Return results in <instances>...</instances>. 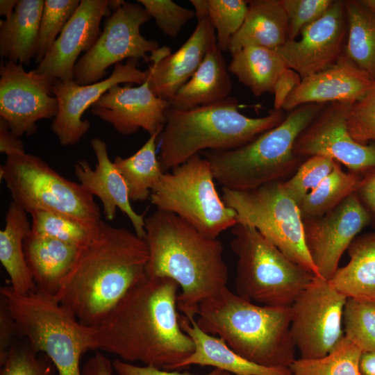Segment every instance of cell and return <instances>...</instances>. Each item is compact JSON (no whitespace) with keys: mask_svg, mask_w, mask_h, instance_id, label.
<instances>
[{"mask_svg":"<svg viewBox=\"0 0 375 375\" xmlns=\"http://www.w3.org/2000/svg\"><path fill=\"white\" fill-rule=\"evenodd\" d=\"M178 288L170 278L144 274L94 326L95 350L125 362L174 370L194 350L180 325Z\"/></svg>","mask_w":375,"mask_h":375,"instance_id":"obj_1","label":"cell"},{"mask_svg":"<svg viewBox=\"0 0 375 375\" xmlns=\"http://www.w3.org/2000/svg\"><path fill=\"white\" fill-rule=\"evenodd\" d=\"M148 260L145 239L102 220L78 247L55 297L81 324L96 326L144 276Z\"/></svg>","mask_w":375,"mask_h":375,"instance_id":"obj_2","label":"cell"},{"mask_svg":"<svg viewBox=\"0 0 375 375\" xmlns=\"http://www.w3.org/2000/svg\"><path fill=\"white\" fill-rule=\"evenodd\" d=\"M149 260L145 274L167 277L181 288L177 307L195 317L199 304L226 287L228 267L223 245L175 214L156 210L144 219Z\"/></svg>","mask_w":375,"mask_h":375,"instance_id":"obj_3","label":"cell"},{"mask_svg":"<svg viewBox=\"0 0 375 375\" xmlns=\"http://www.w3.org/2000/svg\"><path fill=\"white\" fill-rule=\"evenodd\" d=\"M196 316L202 331L253 363L290 367L296 360L290 306L257 305L225 287L201 302Z\"/></svg>","mask_w":375,"mask_h":375,"instance_id":"obj_4","label":"cell"},{"mask_svg":"<svg viewBox=\"0 0 375 375\" xmlns=\"http://www.w3.org/2000/svg\"><path fill=\"white\" fill-rule=\"evenodd\" d=\"M165 115L158 156L165 173L200 152L240 147L285 117L282 110L274 109L265 117H247L239 111L238 100L231 97L188 110L169 106Z\"/></svg>","mask_w":375,"mask_h":375,"instance_id":"obj_5","label":"cell"},{"mask_svg":"<svg viewBox=\"0 0 375 375\" xmlns=\"http://www.w3.org/2000/svg\"><path fill=\"white\" fill-rule=\"evenodd\" d=\"M325 104L308 103L290 111L278 126L236 149L202 151L215 179L233 190H247L292 176L305 160L294 153L301 132Z\"/></svg>","mask_w":375,"mask_h":375,"instance_id":"obj_6","label":"cell"},{"mask_svg":"<svg viewBox=\"0 0 375 375\" xmlns=\"http://www.w3.org/2000/svg\"><path fill=\"white\" fill-rule=\"evenodd\" d=\"M20 337L36 352H42L58 375H82L80 360L95 350L94 326L81 324L54 296L38 290L20 295L9 286L0 289Z\"/></svg>","mask_w":375,"mask_h":375,"instance_id":"obj_7","label":"cell"},{"mask_svg":"<svg viewBox=\"0 0 375 375\" xmlns=\"http://www.w3.org/2000/svg\"><path fill=\"white\" fill-rule=\"evenodd\" d=\"M230 242L237 257L235 292L269 306H290L315 276L283 254L256 228L238 222Z\"/></svg>","mask_w":375,"mask_h":375,"instance_id":"obj_8","label":"cell"},{"mask_svg":"<svg viewBox=\"0 0 375 375\" xmlns=\"http://www.w3.org/2000/svg\"><path fill=\"white\" fill-rule=\"evenodd\" d=\"M0 178L12 201L27 213L45 210L68 216L92 231L102 221L94 196L69 180L39 156L15 151L0 166Z\"/></svg>","mask_w":375,"mask_h":375,"instance_id":"obj_9","label":"cell"},{"mask_svg":"<svg viewBox=\"0 0 375 375\" xmlns=\"http://www.w3.org/2000/svg\"><path fill=\"white\" fill-rule=\"evenodd\" d=\"M209 162L196 154L165 172L153 186L151 203L156 210L176 215L210 239L231 228L237 213L219 196Z\"/></svg>","mask_w":375,"mask_h":375,"instance_id":"obj_10","label":"cell"},{"mask_svg":"<svg viewBox=\"0 0 375 375\" xmlns=\"http://www.w3.org/2000/svg\"><path fill=\"white\" fill-rule=\"evenodd\" d=\"M222 192L226 206L236 212L238 222L256 228L292 262L319 277L306 247L299 208L282 181L247 190L222 188Z\"/></svg>","mask_w":375,"mask_h":375,"instance_id":"obj_11","label":"cell"},{"mask_svg":"<svg viewBox=\"0 0 375 375\" xmlns=\"http://www.w3.org/2000/svg\"><path fill=\"white\" fill-rule=\"evenodd\" d=\"M151 16L139 3L125 2L106 19L93 47L77 61L74 81L85 85L103 80L106 69L124 59H143L159 49L157 41L140 33V27Z\"/></svg>","mask_w":375,"mask_h":375,"instance_id":"obj_12","label":"cell"},{"mask_svg":"<svg viewBox=\"0 0 375 375\" xmlns=\"http://www.w3.org/2000/svg\"><path fill=\"white\" fill-rule=\"evenodd\" d=\"M347 300L328 280L318 276L295 299L290 306V331L301 358L323 357L342 338Z\"/></svg>","mask_w":375,"mask_h":375,"instance_id":"obj_13","label":"cell"},{"mask_svg":"<svg viewBox=\"0 0 375 375\" xmlns=\"http://www.w3.org/2000/svg\"><path fill=\"white\" fill-rule=\"evenodd\" d=\"M56 80L35 70L26 72L21 63L1 62L0 118L16 136L32 135L38 121L56 117L58 101L52 92Z\"/></svg>","mask_w":375,"mask_h":375,"instance_id":"obj_14","label":"cell"},{"mask_svg":"<svg viewBox=\"0 0 375 375\" xmlns=\"http://www.w3.org/2000/svg\"><path fill=\"white\" fill-rule=\"evenodd\" d=\"M351 105L334 102L323 108L299 135L294 154L303 160L315 155L328 156L360 175L375 169V144H359L349 132L347 118Z\"/></svg>","mask_w":375,"mask_h":375,"instance_id":"obj_15","label":"cell"},{"mask_svg":"<svg viewBox=\"0 0 375 375\" xmlns=\"http://www.w3.org/2000/svg\"><path fill=\"white\" fill-rule=\"evenodd\" d=\"M304 240L319 277L329 280L343 253L371 217L356 192L322 217L303 219Z\"/></svg>","mask_w":375,"mask_h":375,"instance_id":"obj_16","label":"cell"},{"mask_svg":"<svg viewBox=\"0 0 375 375\" xmlns=\"http://www.w3.org/2000/svg\"><path fill=\"white\" fill-rule=\"evenodd\" d=\"M138 66L136 59L117 63L109 77L89 85H81L74 80L54 81L52 92L58 101V112L51 128L62 145H74L88 133L90 124L83 119L84 112L111 87L120 83L141 85L145 81L146 72Z\"/></svg>","mask_w":375,"mask_h":375,"instance_id":"obj_17","label":"cell"},{"mask_svg":"<svg viewBox=\"0 0 375 375\" xmlns=\"http://www.w3.org/2000/svg\"><path fill=\"white\" fill-rule=\"evenodd\" d=\"M347 23L344 1H334L318 19L304 27L300 39L277 49L287 67L301 79L333 65L344 51Z\"/></svg>","mask_w":375,"mask_h":375,"instance_id":"obj_18","label":"cell"},{"mask_svg":"<svg viewBox=\"0 0 375 375\" xmlns=\"http://www.w3.org/2000/svg\"><path fill=\"white\" fill-rule=\"evenodd\" d=\"M169 106L167 100L153 93L146 79L136 87L132 83L113 85L93 103L90 111L120 134L128 135L143 128L151 135L164 127Z\"/></svg>","mask_w":375,"mask_h":375,"instance_id":"obj_19","label":"cell"},{"mask_svg":"<svg viewBox=\"0 0 375 375\" xmlns=\"http://www.w3.org/2000/svg\"><path fill=\"white\" fill-rule=\"evenodd\" d=\"M112 12L108 0H81L35 72L56 80H74V69L79 55L93 47L101 33L103 17H109Z\"/></svg>","mask_w":375,"mask_h":375,"instance_id":"obj_20","label":"cell"},{"mask_svg":"<svg viewBox=\"0 0 375 375\" xmlns=\"http://www.w3.org/2000/svg\"><path fill=\"white\" fill-rule=\"evenodd\" d=\"M215 31L208 17L197 19V24L190 38L174 53L163 47L150 56L151 65L145 70L147 80L153 93L169 101L198 69Z\"/></svg>","mask_w":375,"mask_h":375,"instance_id":"obj_21","label":"cell"},{"mask_svg":"<svg viewBox=\"0 0 375 375\" xmlns=\"http://www.w3.org/2000/svg\"><path fill=\"white\" fill-rule=\"evenodd\" d=\"M90 145L97 162L93 169L86 160L76 162L74 174L79 183L92 195L99 199L107 220H113L117 210L119 209L129 219L137 235L145 239L144 215L138 214L131 206L126 185L109 158L106 143L94 138L90 140Z\"/></svg>","mask_w":375,"mask_h":375,"instance_id":"obj_22","label":"cell"},{"mask_svg":"<svg viewBox=\"0 0 375 375\" xmlns=\"http://www.w3.org/2000/svg\"><path fill=\"white\" fill-rule=\"evenodd\" d=\"M374 83L372 76L343 53L329 68L303 78L287 98L282 110L290 112L308 103L353 104L361 99Z\"/></svg>","mask_w":375,"mask_h":375,"instance_id":"obj_23","label":"cell"},{"mask_svg":"<svg viewBox=\"0 0 375 375\" xmlns=\"http://www.w3.org/2000/svg\"><path fill=\"white\" fill-rule=\"evenodd\" d=\"M182 330L192 340L194 351L176 366H210L233 375H292L290 367H268L253 363L240 356L225 341L202 331L195 317L179 315Z\"/></svg>","mask_w":375,"mask_h":375,"instance_id":"obj_24","label":"cell"},{"mask_svg":"<svg viewBox=\"0 0 375 375\" xmlns=\"http://www.w3.org/2000/svg\"><path fill=\"white\" fill-rule=\"evenodd\" d=\"M78 247L31 232L24 242L25 258L36 289L56 297Z\"/></svg>","mask_w":375,"mask_h":375,"instance_id":"obj_25","label":"cell"},{"mask_svg":"<svg viewBox=\"0 0 375 375\" xmlns=\"http://www.w3.org/2000/svg\"><path fill=\"white\" fill-rule=\"evenodd\" d=\"M231 90L228 66L215 38L198 69L169 102L175 108L188 110L223 101Z\"/></svg>","mask_w":375,"mask_h":375,"instance_id":"obj_26","label":"cell"},{"mask_svg":"<svg viewBox=\"0 0 375 375\" xmlns=\"http://www.w3.org/2000/svg\"><path fill=\"white\" fill-rule=\"evenodd\" d=\"M288 40V20L279 0L248 1L242 25L231 40L233 54L248 47L277 49Z\"/></svg>","mask_w":375,"mask_h":375,"instance_id":"obj_27","label":"cell"},{"mask_svg":"<svg viewBox=\"0 0 375 375\" xmlns=\"http://www.w3.org/2000/svg\"><path fill=\"white\" fill-rule=\"evenodd\" d=\"M44 0H18L10 16L0 21V55L28 65L35 58Z\"/></svg>","mask_w":375,"mask_h":375,"instance_id":"obj_28","label":"cell"},{"mask_svg":"<svg viewBox=\"0 0 375 375\" xmlns=\"http://www.w3.org/2000/svg\"><path fill=\"white\" fill-rule=\"evenodd\" d=\"M347 251L349 262L329 283L347 299L375 302V231L357 236Z\"/></svg>","mask_w":375,"mask_h":375,"instance_id":"obj_29","label":"cell"},{"mask_svg":"<svg viewBox=\"0 0 375 375\" xmlns=\"http://www.w3.org/2000/svg\"><path fill=\"white\" fill-rule=\"evenodd\" d=\"M5 227L0 231V261L9 276L12 289L26 295L36 290L27 265L24 242L31 229L27 212L12 201L7 210Z\"/></svg>","mask_w":375,"mask_h":375,"instance_id":"obj_30","label":"cell"},{"mask_svg":"<svg viewBox=\"0 0 375 375\" xmlns=\"http://www.w3.org/2000/svg\"><path fill=\"white\" fill-rule=\"evenodd\" d=\"M228 72L233 74L256 97L273 94L281 74L288 68L277 49L248 47L231 54Z\"/></svg>","mask_w":375,"mask_h":375,"instance_id":"obj_31","label":"cell"},{"mask_svg":"<svg viewBox=\"0 0 375 375\" xmlns=\"http://www.w3.org/2000/svg\"><path fill=\"white\" fill-rule=\"evenodd\" d=\"M163 128L151 135L132 156H116L113 160L126 185L131 201H145L150 197L153 186L165 173L156 155V140Z\"/></svg>","mask_w":375,"mask_h":375,"instance_id":"obj_32","label":"cell"},{"mask_svg":"<svg viewBox=\"0 0 375 375\" xmlns=\"http://www.w3.org/2000/svg\"><path fill=\"white\" fill-rule=\"evenodd\" d=\"M347 39L344 54L375 81V10L362 1H344Z\"/></svg>","mask_w":375,"mask_h":375,"instance_id":"obj_33","label":"cell"},{"mask_svg":"<svg viewBox=\"0 0 375 375\" xmlns=\"http://www.w3.org/2000/svg\"><path fill=\"white\" fill-rule=\"evenodd\" d=\"M361 175L344 172L337 162L331 173L303 199L299 206L302 220L317 218L330 212L356 192Z\"/></svg>","mask_w":375,"mask_h":375,"instance_id":"obj_34","label":"cell"},{"mask_svg":"<svg viewBox=\"0 0 375 375\" xmlns=\"http://www.w3.org/2000/svg\"><path fill=\"white\" fill-rule=\"evenodd\" d=\"M362 350L344 335L326 356L296 359L290 365L292 375H360Z\"/></svg>","mask_w":375,"mask_h":375,"instance_id":"obj_35","label":"cell"},{"mask_svg":"<svg viewBox=\"0 0 375 375\" xmlns=\"http://www.w3.org/2000/svg\"><path fill=\"white\" fill-rule=\"evenodd\" d=\"M344 335L364 352H375V302L349 298L342 315Z\"/></svg>","mask_w":375,"mask_h":375,"instance_id":"obj_36","label":"cell"},{"mask_svg":"<svg viewBox=\"0 0 375 375\" xmlns=\"http://www.w3.org/2000/svg\"><path fill=\"white\" fill-rule=\"evenodd\" d=\"M31 216V232L78 247L88 239L90 231L75 219L57 212L34 210Z\"/></svg>","mask_w":375,"mask_h":375,"instance_id":"obj_37","label":"cell"},{"mask_svg":"<svg viewBox=\"0 0 375 375\" xmlns=\"http://www.w3.org/2000/svg\"><path fill=\"white\" fill-rule=\"evenodd\" d=\"M337 162L321 155L306 159L292 176L282 181L285 192L299 208L305 197L331 173Z\"/></svg>","mask_w":375,"mask_h":375,"instance_id":"obj_38","label":"cell"},{"mask_svg":"<svg viewBox=\"0 0 375 375\" xmlns=\"http://www.w3.org/2000/svg\"><path fill=\"white\" fill-rule=\"evenodd\" d=\"M247 10V1L208 0V17L222 51H228L231 40L242 25Z\"/></svg>","mask_w":375,"mask_h":375,"instance_id":"obj_39","label":"cell"},{"mask_svg":"<svg viewBox=\"0 0 375 375\" xmlns=\"http://www.w3.org/2000/svg\"><path fill=\"white\" fill-rule=\"evenodd\" d=\"M79 0H44L35 62L38 65L80 4Z\"/></svg>","mask_w":375,"mask_h":375,"instance_id":"obj_40","label":"cell"},{"mask_svg":"<svg viewBox=\"0 0 375 375\" xmlns=\"http://www.w3.org/2000/svg\"><path fill=\"white\" fill-rule=\"evenodd\" d=\"M38 353L25 338H21L0 362V375H53L49 359L42 358Z\"/></svg>","mask_w":375,"mask_h":375,"instance_id":"obj_41","label":"cell"},{"mask_svg":"<svg viewBox=\"0 0 375 375\" xmlns=\"http://www.w3.org/2000/svg\"><path fill=\"white\" fill-rule=\"evenodd\" d=\"M158 28L167 36L175 38L183 27L194 17V10L181 6L172 0H137Z\"/></svg>","mask_w":375,"mask_h":375,"instance_id":"obj_42","label":"cell"},{"mask_svg":"<svg viewBox=\"0 0 375 375\" xmlns=\"http://www.w3.org/2000/svg\"><path fill=\"white\" fill-rule=\"evenodd\" d=\"M347 123L356 142L375 144V81L370 90L350 106Z\"/></svg>","mask_w":375,"mask_h":375,"instance_id":"obj_43","label":"cell"},{"mask_svg":"<svg viewBox=\"0 0 375 375\" xmlns=\"http://www.w3.org/2000/svg\"><path fill=\"white\" fill-rule=\"evenodd\" d=\"M288 20V40H294L301 30L321 17L332 0H279Z\"/></svg>","mask_w":375,"mask_h":375,"instance_id":"obj_44","label":"cell"},{"mask_svg":"<svg viewBox=\"0 0 375 375\" xmlns=\"http://www.w3.org/2000/svg\"><path fill=\"white\" fill-rule=\"evenodd\" d=\"M0 299V362H1L12 346L22 337L5 301L1 298Z\"/></svg>","mask_w":375,"mask_h":375,"instance_id":"obj_45","label":"cell"},{"mask_svg":"<svg viewBox=\"0 0 375 375\" xmlns=\"http://www.w3.org/2000/svg\"><path fill=\"white\" fill-rule=\"evenodd\" d=\"M112 366L118 375H198L187 372H178L162 369L151 366H137L118 359L112 362ZM222 372V370L215 368L210 372L203 375H221Z\"/></svg>","mask_w":375,"mask_h":375,"instance_id":"obj_46","label":"cell"},{"mask_svg":"<svg viewBox=\"0 0 375 375\" xmlns=\"http://www.w3.org/2000/svg\"><path fill=\"white\" fill-rule=\"evenodd\" d=\"M301 78L294 70L287 68L278 76L273 90L274 109L283 110V106L290 94L300 85Z\"/></svg>","mask_w":375,"mask_h":375,"instance_id":"obj_47","label":"cell"},{"mask_svg":"<svg viewBox=\"0 0 375 375\" xmlns=\"http://www.w3.org/2000/svg\"><path fill=\"white\" fill-rule=\"evenodd\" d=\"M356 193L368 211L371 224L375 228V169L361 174V179Z\"/></svg>","mask_w":375,"mask_h":375,"instance_id":"obj_48","label":"cell"},{"mask_svg":"<svg viewBox=\"0 0 375 375\" xmlns=\"http://www.w3.org/2000/svg\"><path fill=\"white\" fill-rule=\"evenodd\" d=\"M112 362L101 352L97 351L84 364L82 375H113Z\"/></svg>","mask_w":375,"mask_h":375,"instance_id":"obj_49","label":"cell"},{"mask_svg":"<svg viewBox=\"0 0 375 375\" xmlns=\"http://www.w3.org/2000/svg\"><path fill=\"white\" fill-rule=\"evenodd\" d=\"M15 151H24V144L10 129L7 122L0 118V151L6 155Z\"/></svg>","mask_w":375,"mask_h":375,"instance_id":"obj_50","label":"cell"},{"mask_svg":"<svg viewBox=\"0 0 375 375\" xmlns=\"http://www.w3.org/2000/svg\"><path fill=\"white\" fill-rule=\"evenodd\" d=\"M359 371L360 375H375V352H364L362 353Z\"/></svg>","mask_w":375,"mask_h":375,"instance_id":"obj_51","label":"cell"},{"mask_svg":"<svg viewBox=\"0 0 375 375\" xmlns=\"http://www.w3.org/2000/svg\"><path fill=\"white\" fill-rule=\"evenodd\" d=\"M18 0H1L0 1V15L8 17L14 12Z\"/></svg>","mask_w":375,"mask_h":375,"instance_id":"obj_52","label":"cell"},{"mask_svg":"<svg viewBox=\"0 0 375 375\" xmlns=\"http://www.w3.org/2000/svg\"><path fill=\"white\" fill-rule=\"evenodd\" d=\"M365 3L375 10V0H362Z\"/></svg>","mask_w":375,"mask_h":375,"instance_id":"obj_53","label":"cell"},{"mask_svg":"<svg viewBox=\"0 0 375 375\" xmlns=\"http://www.w3.org/2000/svg\"><path fill=\"white\" fill-rule=\"evenodd\" d=\"M221 375H233V374L222 371Z\"/></svg>","mask_w":375,"mask_h":375,"instance_id":"obj_54","label":"cell"}]
</instances>
